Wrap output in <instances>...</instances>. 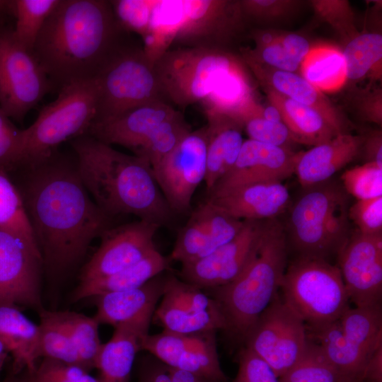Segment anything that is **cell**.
Returning a JSON list of instances; mask_svg holds the SVG:
<instances>
[{"instance_id": "obj_38", "label": "cell", "mask_w": 382, "mask_h": 382, "mask_svg": "<svg viewBox=\"0 0 382 382\" xmlns=\"http://www.w3.org/2000/svg\"><path fill=\"white\" fill-rule=\"evenodd\" d=\"M192 130L183 115L177 111L150 133L134 155L146 160L153 170Z\"/></svg>"}, {"instance_id": "obj_33", "label": "cell", "mask_w": 382, "mask_h": 382, "mask_svg": "<svg viewBox=\"0 0 382 382\" xmlns=\"http://www.w3.org/2000/svg\"><path fill=\"white\" fill-rule=\"evenodd\" d=\"M299 70L301 76L322 93L338 91L347 81L342 51L330 45L311 47Z\"/></svg>"}, {"instance_id": "obj_8", "label": "cell", "mask_w": 382, "mask_h": 382, "mask_svg": "<svg viewBox=\"0 0 382 382\" xmlns=\"http://www.w3.org/2000/svg\"><path fill=\"white\" fill-rule=\"evenodd\" d=\"M279 290L307 330L339 320L350 307L338 267L322 258L297 256L287 264Z\"/></svg>"}, {"instance_id": "obj_34", "label": "cell", "mask_w": 382, "mask_h": 382, "mask_svg": "<svg viewBox=\"0 0 382 382\" xmlns=\"http://www.w3.org/2000/svg\"><path fill=\"white\" fill-rule=\"evenodd\" d=\"M342 54L346 64L347 81H357L365 77L381 79V34L359 33L347 42Z\"/></svg>"}, {"instance_id": "obj_42", "label": "cell", "mask_w": 382, "mask_h": 382, "mask_svg": "<svg viewBox=\"0 0 382 382\" xmlns=\"http://www.w3.org/2000/svg\"><path fill=\"white\" fill-rule=\"evenodd\" d=\"M279 378L281 382H338L343 380L320 347L310 338L301 357Z\"/></svg>"}, {"instance_id": "obj_31", "label": "cell", "mask_w": 382, "mask_h": 382, "mask_svg": "<svg viewBox=\"0 0 382 382\" xmlns=\"http://www.w3.org/2000/svg\"><path fill=\"white\" fill-rule=\"evenodd\" d=\"M307 332L343 380L363 382L364 370L372 354L363 351L345 335L338 320Z\"/></svg>"}, {"instance_id": "obj_46", "label": "cell", "mask_w": 382, "mask_h": 382, "mask_svg": "<svg viewBox=\"0 0 382 382\" xmlns=\"http://www.w3.org/2000/svg\"><path fill=\"white\" fill-rule=\"evenodd\" d=\"M25 132L0 108V169L10 173L22 163Z\"/></svg>"}, {"instance_id": "obj_16", "label": "cell", "mask_w": 382, "mask_h": 382, "mask_svg": "<svg viewBox=\"0 0 382 382\" xmlns=\"http://www.w3.org/2000/svg\"><path fill=\"white\" fill-rule=\"evenodd\" d=\"M216 332L179 334L163 330L145 335L141 350L149 352L168 367L227 382L219 359Z\"/></svg>"}, {"instance_id": "obj_53", "label": "cell", "mask_w": 382, "mask_h": 382, "mask_svg": "<svg viewBox=\"0 0 382 382\" xmlns=\"http://www.w3.org/2000/svg\"><path fill=\"white\" fill-rule=\"evenodd\" d=\"M356 108L363 119L375 123L380 127L382 125V91L381 88H373L361 91L356 102Z\"/></svg>"}, {"instance_id": "obj_15", "label": "cell", "mask_w": 382, "mask_h": 382, "mask_svg": "<svg viewBox=\"0 0 382 382\" xmlns=\"http://www.w3.org/2000/svg\"><path fill=\"white\" fill-rule=\"evenodd\" d=\"M38 248L0 228V304L22 305L40 311L41 270Z\"/></svg>"}, {"instance_id": "obj_36", "label": "cell", "mask_w": 382, "mask_h": 382, "mask_svg": "<svg viewBox=\"0 0 382 382\" xmlns=\"http://www.w3.org/2000/svg\"><path fill=\"white\" fill-rule=\"evenodd\" d=\"M338 320L345 335L367 354L382 345L381 303L350 306Z\"/></svg>"}, {"instance_id": "obj_9", "label": "cell", "mask_w": 382, "mask_h": 382, "mask_svg": "<svg viewBox=\"0 0 382 382\" xmlns=\"http://www.w3.org/2000/svg\"><path fill=\"white\" fill-rule=\"evenodd\" d=\"M96 81L98 100L93 123L112 120L154 101L168 102L162 92L154 64L142 47L129 41L108 61Z\"/></svg>"}, {"instance_id": "obj_64", "label": "cell", "mask_w": 382, "mask_h": 382, "mask_svg": "<svg viewBox=\"0 0 382 382\" xmlns=\"http://www.w3.org/2000/svg\"><path fill=\"white\" fill-rule=\"evenodd\" d=\"M2 366H3V364H0V371L1 369Z\"/></svg>"}, {"instance_id": "obj_4", "label": "cell", "mask_w": 382, "mask_h": 382, "mask_svg": "<svg viewBox=\"0 0 382 382\" xmlns=\"http://www.w3.org/2000/svg\"><path fill=\"white\" fill-rule=\"evenodd\" d=\"M71 146L84 187L106 214H132L160 227L170 224L174 213L146 160L88 134L72 139Z\"/></svg>"}, {"instance_id": "obj_60", "label": "cell", "mask_w": 382, "mask_h": 382, "mask_svg": "<svg viewBox=\"0 0 382 382\" xmlns=\"http://www.w3.org/2000/svg\"><path fill=\"white\" fill-rule=\"evenodd\" d=\"M5 15L12 16V1H0V22Z\"/></svg>"}, {"instance_id": "obj_19", "label": "cell", "mask_w": 382, "mask_h": 382, "mask_svg": "<svg viewBox=\"0 0 382 382\" xmlns=\"http://www.w3.org/2000/svg\"><path fill=\"white\" fill-rule=\"evenodd\" d=\"M243 224L206 199L178 231L169 260L185 264L202 258L233 238Z\"/></svg>"}, {"instance_id": "obj_35", "label": "cell", "mask_w": 382, "mask_h": 382, "mask_svg": "<svg viewBox=\"0 0 382 382\" xmlns=\"http://www.w3.org/2000/svg\"><path fill=\"white\" fill-rule=\"evenodd\" d=\"M154 315L164 330L179 334H195L226 329L220 310L195 311L161 299Z\"/></svg>"}, {"instance_id": "obj_24", "label": "cell", "mask_w": 382, "mask_h": 382, "mask_svg": "<svg viewBox=\"0 0 382 382\" xmlns=\"http://www.w3.org/2000/svg\"><path fill=\"white\" fill-rule=\"evenodd\" d=\"M207 199L240 220H269L288 208L290 195L282 182H265L207 197Z\"/></svg>"}, {"instance_id": "obj_5", "label": "cell", "mask_w": 382, "mask_h": 382, "mask_svg": "<svg viewBox=\"0 0 382 382\" xmlns=\"http://www.w3.org/2000/svg\"><path fill=\"white\" fill-rule=\"evenodd\" d=\"M283 225L270 219L260 246L246 269L233 282L212 289L226 323L225 331L244 342L262 312L279 293L288 260Z\"/></svg>"}, {"instance_id": "obj_57", "label": "cell", "mask_w": 382, "mask_h": 382, "mask_svg": "<svg viewBox=\"0 0 382 382\" xmlns=\"http://www.w3.org/2000/svg\"><path fill=\"white\" fill-rule=\"evenodd\" d=\"M168 368L172 382H221L186 371L176 369L168 366Z\"/></svg>"}, {"instance_id": "obj_45", "label": "cell", "mask_w": 382, "mask_h": 382, "mask_svg": "<svg viewBox=\"0 0 382 382\" xmlns=\"http://www.w3.org/2000/svg\"><path fill=\"white\" fill-rule=\"evenodd\" d=\"M311 4L316 15L332 27L345 41L359 34L354 13L348 1L313 0Z\"/></svg>"}, {"instance_id": "obj_40", "label": "cell", "mask_w": 382, "mask_h": 382, "mask_svg": "<svg viewBox=\"0 0 382 382\" xmlns=\"http://www.w3.org/2000/svg\"><path fill=\"white\" fill-rule=\"evenodd\" d=\"M59 0H12L15 25L13 35L24 49L33 50L47 18Z\"/></svg>"}, {"instance_id": "obj_29", "label": "cell", "mask_w": 382, "mask_h": 382, "mask_svg": "<svg viewBox=\"0 0 382 382\" xmlns=\"http://www.w3.org/2000/svg\"><path fill=\"white\" fill-rule=\"evenodd\" d=\"M255 42L253 49L241 48V54L272 68L294 72L311 46L303 36L294 33L255 30L251 33Z\"/></svg>"}, {"instance_id": "obj_59", "label": "cell", "mask_w": 382, "mask_h": 382, "mask_svg": "<svg viewBox=\"0 0 382 382\" xmlns=\"http://www.w3.org/2000/svg\"><path fill=\"white\" fill-rule=\"evenodd\" d=\"M19 382H45L35 371H23L19 374Z\"/></svg>"}, {"instance_id": "obj_58", "label": "cell", "mask_w": 382, "mask_h": 382, "mask_svg": "<svg viewBox=\"0 0 382 382\" xmlns=\"http://www.w3.org/2000/svg\"><path fill=\"white\" fill-rule=\"evenodd\" d=\"M255 115L261 117L269 121L283 122L279 110L270 103L266 105H260L257 114Z\"/></svg>"}, {"instance_id": "obj_7", "label": "cell", "mask_w": 382, "mask_h": 382, "mask_svg": "<svg viewBox=\"0 0 382 382\" xmlns=\"http://www.w3.org/2000/svg\"><path fill=\"white\" fill-rule=\"evenodd\" d=\"M96 79L66 84L57 98L43 107L25 132L21 166L37 164L56 152L62 142L87 134L97 110Z\"/></svg>"}, {"instance_id": "obj_54", "label": "cell", "mask_w": 382, "mask_h": 382, "mask_svg": "<svg viewBox=\"0 0 382 382\" xmlns=\"http://www.w3.org/2000/svg\"><path fill=\"white\" fill-rule=\"evenodd\" d=\"M361 149L364 150L366 163L382 166V134L381 130L373 132L364 139Z\"/></svg>"}, {"instance_id": "obj_62", "label": "cell", "mask_w": 382, "mask_h": 382, "mask_svg": "<svg viewBox=\"0 0 382 382\" xmlns=\"http://www.w3.org/2000/svg\"><path fill=\"white\" fill-rule=\"evenodd\" d=\"M3 382H19V374H15L12 371Z\"/></svg>"}, {"instance_id": "obj_22", "label": "cell", "mask_w": 382, "mask_h": 382, "mask_svg": "<svg viewBox=\"0 0 382 382\" xmlns=\"http://www.w3.org/2000/svg\"><path fill=\"white\" fill-rule=\"evenodd\" d=\"M177 111L166 101H154L112 120L93 123L86 134L110 146H124L134 154L150 133Z\"/></svg>"}, {"instance_id": "obj_20", "label": "cell", "mask_w": 382, "mask_h": 382, "mask_svg": "<svg viewBox=\"0 0 382 382\" xmlns=\"http://www.w3.org/2000/svg\"><path fill=\"white\" fill-rule=\"evenodd\" d=\"M299 152L249 139L244 140L235 163L207 192V197L248 185L282 182L294 173Z\"/></svg>"}, {"instance_id": "obj_52", "label": "cell", "mask_w": 382, "mask_h": 382, "mask_svg": "<svg viewBox=\"0 0 382 382\" xmlns=\"http://www.w3.org/2000/svg\"><path fill=\"white\" fill-rule=\"evenodd\" d=\"M35 372L45 382H76L84 373L88 371L76 365L42 358Z\"/></svg>"}, {"instance_id": "obj_56", "label": "cell", "mask_w": 382, "mask_h": 382, "mask_svg": "<svg viewBox=\"0 0 382 382\" xmlns=\"http://www.w3.org/2000/svg\"><path fill=\"white\" fill-rule=\"evenodd\" d=\"M138 382L172 381L168 366L161 362L160 364H155L144 369L141 373Z\"/></svg>"}, {"instance_id": "obj_30", "label": "cell", "mask_w": 382, "mask_h": 382, "mask_svg": "<svg viewBox=\"0 0 382 382\" xmlns=\"http://www.w3.org/2000/svg\"><path fill=\"white\" fill-rule=\"evenodd\" d=\"M170 261L155 248L137 263L118 272L79 282L72 299L78 301L106 293L139 287L167 270Z\"/></svg>"}, {"instance_id": "obj_50", "label": "cell", "mask_w": 382, "mask_h": 382, "mask_svg": "<svg viewBox=\"0 0 382 382\" xmlns=\"http://www.w3.org/2000/svg\"><path fill=\"white\" fill-rule=\"evenodd\" d=\"M349 219L364 234H382V196L357 200L348 210Z\"/></svg>"}, {"instance_id": "obj_44", "label": "cell", "mask_w": 382, "mask_h": 382, "mask_svg": "<svg viewBox=\"0 0 382 382\" xmlns=\"http://www.w3.org/2000/svg\"><path fill=\"white\" fill-rule=\"evenodd\" d=\"M161 299L195 311L220 310L216 301L202 289L171 274L166 276Z\"/></svg>"}, {"instance_id": "obj_6", "label": "cell", "mask_w": 382, "mask_h": 382, "mask_svg": "<svg viewBox=\"0 0 382 382\" xmlns=\"http://www.w3.org/2000/svg\"><path fill=\"white\" fill-rule=\"evenodd\" d=\"M305 189L291 209V244L298 256L328 260L351 235L348 194L330 180Z\"/></svg>"}, {"instance_id": "obj_3", "label": "cell", "mask_w": 382, "mask_h": 382, "mask_svg": "<svg viewBox=\"0 0 382 382\" xmlns=\"http://www.w3.org/2000/svg\"><path fill=\"white\" fill-rule=\"evenodd\" d=\"M154 69L166 100L183 108L199 103L205 115H226L243 124L260 104L248 66L229 50L171 48Z\"/></svg>"}, {"instance_id": "obj_61", "label": "cell", "mask_w": 382, "mask_h": 382, "mask_svg": "<svg viewBox=\"0 0 382 382\" xmlns=\"http://www.w3.org/2000/svg\"><path fill=\"white\" fill-rule=\"evenodd\" d=\"M76 382H100L98 378H96L88 372L84 373L77 381Z\"/></svg>"}, {"instance_id": "obj_47", "label": "cell", "mask_w": 382, "mask_h": 382, "mask_svg": "<svg viewBox=\"0 0 382 382\" xmlns=\"http://www.w3.org/2000/svg\"><path fill=\"white\" fill-rule=\"evenodd\" d=\"M243 129L249 139L289 150L297 144L283 122H272L253 115L243 121Z\"/></svg>"}, {"instance_id": "obj_13", "label": "cell", "mask_w": 382, "mask_h": 382, "mask_svg": "<svg viewBox=\"0 0 382 382\" xmlns=\"http://www.w3.org/2000/svg\"><path fill=\"white\" fill-rule=\"evenodd\" d=\"M206 125L192 130L153 169L156 183L173 212L190 211L193 195L204 181L207 168Z\"/></svg>"}, {"instance_id": "obj_28", "label": "cell", "mask_w": 382, "mask_h": 382, "mask_svg": "<svg viewBox=\"0 0 382 382\" xmlns=\"http://www.w3.org/2000/svg\"><path fill=\"white\" fill-rule=\"evenodd\" d=\"M40 327L13 304H0V338L13 357L15 374L35 371L40 356Z\"/></svg>"}, {"instance_id": "obj_55", "label": "cell", "mask_w": 382, "mask_h": 382, "mask_svg": "<svg viewBox=\"0 0 382 382\" xmlns=\"http://www.w3.org/2000/svg\"><path fill=\"white\" fill-rule=\"evenodd\" d=\"M363 382H382V345L369 359L362 376Z\"/></svg>"}, {"instance_id": "obj_48", "label": "cell", "mask_w": 382, "mask_h": 382, "mask_svg": "<svg viewBox=\"0 0 382 382\" xmlns=\"http://www.w3.org/2000/svg\"><path fill=\"white\" fill-rule=\"evenodd\" d=\"M241 10L245 22L276 21L288 17L300 8L301 1L296 0H242Z\"/></svg>"}, {"instance_id": "obj_14", "label": "cell", "mask_w": 382, "mask_h": 382, "mask_svg": "<svg viewBox=\"0 0 382 382\" xmlns=\"http://www.w3.org/2000/svg\"><path fill=\"white\" fill-rule=\"evenodd\" d=\"M269 220H244L230 241L202 258L181 264V279L202 289H215L235 280L256 255Z\"/></svg>"}, {"instance_id": "obj_17", "label": "cell", "mask_w": 382, "mask_h": 382, "mask_svg": "<svg viewBox=\"0 0 382 382\" xmlns=\"http://www.w3.org/2000/svg\"><path fill=\"white\" fill-rule=\"evenodd\" d=\"M337 257L350 303L355 306L381 303L382 234L367 235L357 230Z\"/></svg>"}, {"instance_id": "obj_21", "label": "cell", "mask_w": 382, "mask_h": 382, "mask_svg": "<svg viewBox=\"0 0 382 382\" xmlns=\"http://www.w3.org/2000/svg\"><path fill=\"white\" fill-rule=\"evenodd\" d=\"M262 88H269L319 112L339 134L347 133V122L342 112L301 76L260 64L241 55Z\"/></svg>"}, {"instance_id": "obj_51", "label": "cell", "mask_w": 382, "mask_h": 382, "mask_svg": "<svg viewBox=\"0 0 382 382\" xmlns=\"http://www.w3.org/2000/svg\"><path fill=\"white\" fill-rule=\"evenodd\" d=\"M238 361L237 374L230 382H281L272 368L246 347L240 351Z\"/></svg>"}, {"instance_id": "obj_41", "label": "cell", "mask_w": 382, "mask_h": 382, "mask_svg": "<svg viewBox=\"0 0 382 382\" xmlns=\"http://www.w3.org/2000/svg\"><path fill=\"white\" fill-rule=\"evenodd\" d=\"M0 228L38 248L21 195L4 170L0 169Z\"/></svg>"}, {"instance_id": "obj_49", "label": "cell", "mask_w": 382, "mask_h": 382, "mask_svg": "<svg viewBox=\"0 0 382 382\" xmlns=\"http://www.w3.org/2000/svg\"><path fill=\"white\" fill-rule=\"evenodd\" d=\"M110 3L121 26L142 37L147 29L152 0H113Z\"/></svg>"}, {"instance_id": "obj_23", "label": "cell", "mask_w": 382, "mask_h": 382, "mask_svg": "<svg viewBox=\"0 0 382 382\" xmlns=\"http://www.w3.org/2000/svg\"><path fill=\"white\" fill-rule=\"evenodd\" d=\"M155 310L147 311L115 328L111 338L103 344L96 369L100 382H129L135 357L149 332Z\"/></svg>"}, {"instance_id": "obj_27", "label": "cell", "mask_w": 382, "mask_h": 382, "mask_svg": "<svg viewBox=\"0 0 382 382\" xmlns=\"http://www.w3.org/2000/svg\"><path fill=\"white\" fill-rule=\"evenodd\" d=\"M166 276L154 277L142 286L95 296L94 317L100 324L114 328L147 311L155 310L164 291Z\"/></svg>"}, {"instance_id": "obj_39", "label": "cell", "mask_w": 382, "mask_h": 382, "mask_svg": "<svg viewBox=\"0 0 382 382\" xmlns=\"http://www.w3.org/2000/svg\"><path fill=\"white\" fill-rule=\"evenodd\" d=\"M38 313L41 358L82 367L76 349L57 312L42 308Z\"/></svg>"}, {"instance_id": "obj_26", "label": "cell", "mask_w": 382, "mask_h": 382, "mask_svg": "<svg viewBox=\"0 0 382 382\" xmlns=\"http://www.w3.org/2000/svg\"><path fill=\"white\" fill-rule=\"evenodd\" d=\"M205 116L207 119V141L204 182L208 192L232 168L244 140L243 124L241 121L221 114Z\"/></svg>"}, {"instance_id": "obj_1", "label": "cell", "mask_w": 382, "mask_h": 382, "mask_svg": "<svg viewBox=\"0 0 382 382\" xmlns=\"http://www.w3.org/2000/svg\"><path fill=\"white\" fill-rule=\"evenodd\" d=\"M16 170L25 173L11 180L23 198L43 265L52 276L64 274L83 258L95 238L113 226L112 218L91 197L76 164L56 152Z\"/></svg>"}, {"instance_id": "obj_32", "label": "cell", "mask_w": 382, "mask_h": 382, "mask_svg": "<svg viewBox=\"0 0 382 382\" xmlns=\"http://www.w3.org/2000/svg\"><path fill=\"white\" fill-rule=\"evenodd\" d=\"M269 103L279 110L283 122L297 144L316 146L340 134L314 109L269 88H263Z\"/></svg>"}, {"instance_id": "obj_10", "label": "cell", "mask_w": 382, "mask_h": 382, "mask_svg": "<svg viewBox=\"0 0 382 382\" xmlns=\"http://www.w3.org/2000/svg\"><path fill=\"white\" fill-rule=\"evenodd\" d=\"M170 18L171 48L228 50L245 25L239 1L172 0Z\"/></svg>"}, {"instance_id": "obj_63", "label": "cell", "mask_w": 382, "mask_h": 382, "mask_svg": "<svg viewBox=\"0 0 382 382\" xmlns=\"http://www.w3.org/2000/svg\"><path fill=\"white\" fill-rule=\"evenodd\" d=\"M338 382H354V381H350L347 380H341V381H339Z\"/></svg>"}, {"instance_id": "obj_18", "label": "cell", "mask_w": 382, "mask_h": 382, "mask_svg": "<svg viewBox=\"0 0 382 382\" xmlns=\"http://www.w3.org/2000/svg\"><path fill=\"white\" fill-rule=\"evenodd\" d=\"M160 226L139 219L112 226L101 236V243L80 274V282L105 277L141 260L156 248V233Z\"/></svg>"}, {"instance_id": "obj_25", "label": "cell", "mask_w": 382, "mask_h": 382, "mask_svg": "<svg viewBox=\"0 0 382 382\" xmlns=\"http://www.w3.org/2000/svg\"><path fill=\"white\" fill-rule=\"evenodd\" d=\"M363 141L360 136L347 132L299 151L294 173L301 185L306 188L330 180L359 155Z\"/></svg>"}, {"instance_id": "obj_11", "label": "cell", "mask_w": 382, "mask_h": 382, "mask_svg": "<svg viewBox=\"0 0 382 382\" xmlns=\"http://www.w3.org/2000/svg\"><path fill=\"white\" fill-rule=\"evenodd\" d=\"M52 89L34 54L16 41L13 28L0 22V108L21 122Z\"/></svg>"}, {"instance_id": "obj_12", "label": "cell", "mask_w": 382, "mask_h": 382, "mask_svg": "<svg viewBox=\"0 0 382 382\" xmlns=\"http://www.w3.org/2000/svg\"><path fill=\"white\" fill-rule=\"evenodd\" d=\"M308 341L304 322L278 293L252 326L244 342L281 377L301 357Z\"/></svg>"}, {"instance_id": "obj_43", "label": "cell", "mask_w": 382, "mask_h": 382, "mask_svg": "<svg viewBox=\"0 0 382 382\" xmlns=\"http://www.w3.org/2000/svg\"><path fill=\"white\" fill-rule=\"evenodd\" d=\"M341 178L346 192L358 200L382 196V166L365 163L347 170Z\"/></svg>"}, {"instance_id": "obj_2", "label": "cell", "mask_w": 382, "mask_h": 382, "mask_svg": "<svg viewBox=\"0 0 382 382\" xmlns=\"http://www.w3.org/2000/svg\"><path fill=\"white\" fill-rule=\"evenodd\" d=\"M110 1L59 0L47 18L33 54L53 88L96 79L127 41Z\"/></svg>"}, {"instance_id": "obj_37", "label": "cell", "mask_w": 382, "mask_h": 382, "mask_svg": "<svg viewBox=\"0 0 382 382\" xmlns=\"http://www.w3.org/2000/svg\"><path fill=\"white\" fill-rule=\"evenodd\" d=\"M69 333L78 352L81 366L87 371L96 369V360L103 343L95 317L73 311H56Z\"/></svg>"}]
</instances>
